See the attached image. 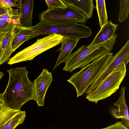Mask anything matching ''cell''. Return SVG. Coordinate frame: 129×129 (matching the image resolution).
<instances>
[{"label": "cell", "mask_w": 129, "mask_h": 129, "mask_svg": "<svg viewBox=\"0 0 129 129\" xmlns=\"http://www.w3.org/2000/svg\"><path fill=\"white\" fill-rule=\"evenodd\" d=\"M9 78L4 92L0 98L9 108L20 110L28 101L36 98L33 82L28 77V72L26 67L12 68L7 71Z\"/></svg>", "instance_id": "1"}, {"label": "cell", "mask_w": 129, "mask_h": 129, "mask_svg": "<svg viewBox=\"0 0 129 129\" xmlns=\"http://www.w3.org/2000/svg\"><path fill=\"white\" fill-rule=\"evenodd\" d=\"M117 36L115 34L108 40L96 45L89 47L84 45L80 47L66 59L63 70L71 73L75 69L82 68L91 62L111 53Z\"/></svg>", "instance_id": "2"}, {"label": "cell", "mask_w": 129, "mask_h": 129, "mask_svg": "<svg viewBox=\"0 0 129 129\" xmlns=\"http://www.w3.org/2000/svg\"><path fill=\"white\" fill-rule=\"evenodd\" d=\"M113 54L108 53L93 61L79 72L74 73L67 80L75 88L77 97L85 94L94 79L109 66L112 60Z\"/></svg>", "instance_id": "3"}, {"label": "cell", "mask_w": 129, "mask_h": 129, "mask_svg": "<svg viewBox=\"0 0 129 129\" xmlns=\"http://www.w3.org/2000/svg\"><path fill=\"white\" fill-rule=\"evenodd\" d=\"M32 32L27 41L42 35L55 34L79 39L92 35L91 29L84 24L77 23L51 24L41 20L30 27Z\"/></svg>", "instance_id": "4"}, {"label": "cell", "mask_w": 129, "mask_h": 129, "mask_svg": "<svg viewBox=\"0 0 129 129\" xmlns=\"http://www.w3.org/2000/svg\"><path fill=\"white\" fill-rule=\"evenodd\" d=\"M126 66L123 62L117 66L95 89L87 94L86 98L88 101L96 104L115 92L126 75Z\"/></svg>", "instance_id": "5"}, {"label": "cell", "mask_w": 129, "mask_h": 129, "mask_svg": "<svg viewBox=\"0 0 129 129\" xmlns=\"http://www.w3.org/2000/svg\"><path fill=\"white\" fill-rule=\"evenodd\" d=\"M64 36L55 34L38 38L33 44L16 54L8 62L11 65L22 61H30L42 52L60 44Z\"/></svg>", "instance_id": "6"}, {"label": "cell", "mask_w": 129, "mask_h": 129, "mask_svg": "<svg viewBox=\"0 0 129 129\" xmlns=\"http://www.w3.org/2000/svg\"><path fill=\"white\" fill-rule=\"evenodd\" d=\"M40 21L51 24L87 22L86 17L78 9L67 5L64 8L51 9L44 11L39 15Z\"/></svg>", "instance_id": "7"}, {"label": "cell", "mask_w": 129, "mask_h": 129, "mask_svg": "<svg viewBox=\"0 0 129 129\" xmlns=\"http://www.w3.org/2000/svg\"><path fill=\"white\" fill-rule=\"evenodd\" d=\"M129 61V40L113 57L112 61L108 67L92 81L87 89L86 93L91 92L102 82L120 64L124 62L127 65Z\"/></svg>", "instance_id": "8"}, {"label": "cell", "mask_w": 129, "mask_h": 129, "mask_svg": "<svg viewBox=\"0 0 129 129\" xmlns=\"http://www.w3.org/2000/svg\"><path fill=\"white\" fill-rule=\"evenodd\" d=\"M52 81V73L45 69L33 82L36 102L39 106H43L47 91Z\"/></svg>", "instance_id": "9"}, {"label": "cell", "mask_w": 129, "mask_h": 129, "mask_svg": "<svg viewBox=\"0 0 129 129\" xmlns=\"http://www.w3.org/2000/svg\"><path fill=\"white\" fill-rule=\"evenodd\" d=\"M34 0H19L18 3L19 9V25L26 28L32 26L33 20V11Z\"/></svg>", "instance_id": "10"}, {"label": "cell", "mask_w": 129, "mask_h": 129, "mask_svg": "<svg viewBox=\"0 0 129 129\" xmlns=\"http://www.w3.org/2000/svg\"><path fill=\"white\" fill-rule=\"evenodd\" d=\"M126 87L122 86L120 93V96L118 100L114 103V106H117L118 109L113 108L112 113L114 116L117 119H121V122L127 128L129 127V116L128 107L125 98Z\"/></svg>", "instance_id": "11"}, {"label": "cell", "mask_w": 129, "mask_h": 129, "mask_svg": "<svg viewBox=\"0 0 129 129\" xmlns=\"http://www.w3.org/2000/svg\"><path fill=\"white\" fill-rule=\"evenodd\" d=\"M80 39L68 36H64L61 42V46L57 51L60 52L53 71L60 64L64 62L66 59L76 46Z\"/></svg>", "instance_id": "12"}, {"label": "cell", "mask_w": 129, "mask_h": 129, "mask_svg": "<svg viewBox=\"0 0 129 129\" xmlns=\"http://www.w3.org/2000/svg\"><path fill=\"white\" fill-rule=\"evenodd\" d=\"M118 26V24H114L111 20L108 21L101 28L92 42L88 46L96 45L109 39L115 34Z\"/></svg>", "instance_id": "13"}, {"label": "cell", "mask_w": 129, "mask_h": 129, "mask_svg": "<svg viewBox=\"0 0 129 129\" xmlns=\"http://www.w3.org/2000/svg\"><path fill=\"white\" fill-rule=\"evenodd\" d=\"M66 5L76 8L86 17L87 19L92 17L93 10L95 8L93 0H62Z\"/></svg>", "instance_id": "14"}, {"label": "cell", "mask_w": 129, "mask_h": 129, "mask_svg": "<svg viewBox=\"0 0 129 129\" xmlns=\"http://www.w3.org/2000/svg\"><path fill=\"white\" fill-rule=\"evenodd\" d=\"M32 31L30 27H24L19 24L15 26L13 29L12 43L13 52L22 44L27 41Z\"/></svg>", "instance_id": "15"}, {"label": "cell", "mask_w": 129, "mask_h": 129, "mask_svg": "<svg viewBox=\"0 0 129 129\" xmlns=\"http://www.w3.org/2000/svg\"><path fill=\"white\" fill-rule=\"evenodd\" d=\"M13 33V31L6 34L2 42L0 57V66L9 61L10 56L13 52L12 43Z\"/></svg>", "instance_id": "16"}, {"label": "cell", "mask_w": 129, "mask_h": 129, "mask_svg": "<svg viewBox=\"0 0 129 129\" xmlns=\"http://www.w3.org/2000/svg\"><path fill=\"white\" fill-rule=\"evenodd\" d=\"M26 112L21 110L16 115L0 127V129H14L24 122L26 116Z\"/></svg>", "instance_id": "17"}, {"label": "cell", "mask_w": 129, "mask_h": 129, "mask_svg": "<svg viewBox=\"0 0 129 129\" xmlns=\"http://www.w3.org/2000/svg\"><path fill=\"white\" fill-rule=\"evenodd\" d=\"M95 7L97 11L100 27L108 22L105 1L104 0H96Z\"/></svg>", "instance_id": "18"}, {"label": "cell", "mask_w": 129, "mask_h": 129, "mask_svg": "<svg viewBox=\"0 0 129 129\" xmlns=\"http://www.w3.org/2000/svg\"><path fill=\"white\" fill-rule=\"evenodd\" d=\"M11 109L5 103L0 108V127L21 111Z\"/></svg>", "instance_id": "19"}, {"label": "cell", "mask_w": 129, "mask_h": 129, "mask_svg": "<svg viewBox=\"0 0 129 129\" xmlns=\"http://www.w3.org/2000/svg\"><path fill=\"white\" fill-rule=\"evenodd\" d=\"M19 25V19H10L0 20V33H8L12 31L16 25Z\"/></svg>", "instance_id": "20"}, {"label": "cell", "mask_w": 129, "mask_h": 129, "mask_svg": "<svg viewBox=\"0 0 129 129\" xmlns=\"http://www.w3.org/2000/svg\"><path fill=\"white\" fill-rule=\"evenodd\" d=\"M118 21L122 22L128 18L129 13V0H120Z\"/></svg>", "instance_id": "21"}, {"label": "cell", "mask_w": 129, "mask_h": 129, "mask_svg": "<svg viewBox=\"0 0 129 129\" xmlns=\"http://www.w3.org/2000/svg\"><path fill=\"white\" fill-rule=\"evenodd\" d=\"M45 1L48 7L47 9L54 8H64L67 6L62 0H45Z\"/></svg>", "instance_id": "22"}, {"label": "cell", "mask_w": 129, "mask_h": 129, "mask_svg": "<svg viewBox=\"0 0 129 129\" xmlns=\"http://www.w3.org/2000/svg\"><path fill=\"white\" fill-rule=\"evenodd\" d=\"M10 19H19V12L18 9L12 8L11 11L0 16V20H7Z\"/></svg>", "instance_id": "23"}, {"label": "cell", "mask_w": 129, "mask_h": 129, "mask_svg": "<svg viewBox=\"0 0 129 129\" xmlns=\"http://www.w3.org/2000/svg\"><path fill=\"white\" fill-rule=\"evenodd\" d=\"M18 1L17 0H0V7L17 8L18 5L16 3Z\"/></svg>", "instance_id": "24"}, {"label": "cell", "mask_w": 129, "mask_h": 129, "mask_svg": "<svg viewBox=\"0 0 129 129\" xmlns=\"http://www.w3.org/2000/svg\"><path fill=\"white\" fill-rule=\"evenodd\" d=\"M99 129H129L121 121H117L114 124H111L107 127Z\"/></svg>", "instance_id": "25"}, {"label": "cell", "mask_w": 129, "mask_h": 129, "mask_svg": "<svg viewBox=\"0 0 129 129\" xmlns=\"http://www.w3.org/2000/svg\"><path fill=\"white\" fill-rule=\"evenodd\" d=\"M12 8L10 7H0V16L11 11Z\"/></svg>", "instance_id": "26"}, {"label": "cell", "mask_w": 129, "mask_h": 129, "mask_svg": "<svg viewBox=\"0 0 129 129\" xmlns=\"http://www.w3.org/2000/svg\"><path fill=\"white\" fill-rule=\"evenodd\" d=\"M7 34V33H0V43L2 42L4 39Z\"/></svg>", "instance_id": "27"}, {"label": "cell", "mask_w": 129, "mask_h": 129, "mask_svg": "<svg viewBox=\"0 0 129 129\" xmlns=\"http://www.w3.org/2000/svg\"><path fill=\"white\" fill-rule=\"evenodd\" d=\"M4 76V73L1 72L0 71V80Z\"/></svg>", "instance_id": "28"}, {"label": "cell", "mask_w": 129, "mask_h": 129, "mask_svg": "<svg viewBox=\"0 0 129 129\" xmlns=\"http://www.w3.org/2000/svg\"><path fill=\"white\" fill-rule=\"evenodd\" d=\"M2 42H1L0 43V57L1 53V45H2Z\"/></svg>", "instance_id": "29"}, {"label": "cell", "mask_w": 129, "mask_h": 129, "mask_svg": "<svg viewBox=\"0 0 129 129\" xmlns=\"http://www.w3.org/2000/svg\"><path fill=\"white\" fill-rule=\"evenodd\" d=\"M4 103L2 99L0 98V103Z\"/></svg>", "instance_id": "30"}]
</instances>
